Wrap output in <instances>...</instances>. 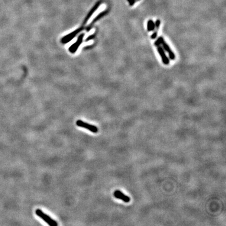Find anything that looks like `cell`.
<instances>
[{"instance_id":"cell-1","label":"cell","mask_w":226,"mask_h":226,"mask_svg":"<svg viewBox=\"0 0 226 226\" xmlns=\"http://www.w3.org/2000/svg\"><path fill=\"white\" fill-rule=\"evenodd\" d=\"M36 214L38 216H39L40 218L44 220L47 224H49V226H58V223L56 220H54L49 217L48 215L45 214L43 211L40 210V209H37L36 211Z\"/></svg>"},{"instance_id":"cell-2","label":"cell","mask_w":226,"mask_h":226,"mask_svg":"<svg viewBox=\"0 0 226 226\" xmlns=\"http://www.w3.org/2000/svg\"><path fill=\"white\" fill-rule=\"evenodd\" d=\"M76 124L78 126L87 129L89 131H91L92 133H97L98 132V127H96L94 125H91L88 123H86L81 120H78L76 121Z\"/></svg>"},{"instance_id":"cell-3","label":"cell","mask_w":226,"mask_h":226,"mask_svg":"<svg viewBox=\"0 0 226 226\" xmlns=\"http://www.w3.org/2000/svg\"><path fill=\"white\" fill-rule=\"evenodd\" d=\"M83 29V28L81 27L80 28H78L76 29V31H73L71 33L69 34L68 35L65 36L64 37H63L62 39H61V42L63 44H66V43H69L70 41L72 40V39L74 38V37L76 36V35L78 33H79L80 31H82V30Z\"/></svg>"},{"instance_id":"cell-4","label":"cell","mask_w":226,"mask_h":226,"mask_svg":"<svg viewBox=\"0 0 226 226\" xmlns=\"http://www.w3.org/2000/svg\"><path fill=\"white\" fill-rule=\"evenodd\" d=\"M84 34H81L80 36L78 37V39H77V41L76 43L73 44V45L69 48V51L71 53H74L76 52V51L78 50L79 47L80 46V45L82 44V41H83V37H84Z\"/></svg>"},{"instance_id":"cell-5","label":"cell","mask_w":226,"mask_h":226,"mask_svg":"<svg viewBox=\"0 0 226 226\" xmlns=\"http://www.w3.org/2000/svg\"><path fill=\"white\" fill-rule=\"evenodd\" d=\"M114 195L115 198L119 199L122 201H124L125 203H128L131 201V199L128 196L124 194L121 191L119 190H116L114 192Z\"/></svg>"},{"instance_id":"cell-6","label":"cell","mask_w":226,"mask_h":226,"mask_svg":"<svg viewBox=\"0 0 226 226\" xmlns=\"http://www.w3.org/2000/svg\"><path fill=\"white\" fill-rule=\"evenodd\" d=\"M158 49V53H159V55L161 56V58L162 59V62L163 63V64H165V65H168L169 64V59L168 58V56H166L163 48L161 46H159V47H158V49Z\"/></svg>"},{"instance_id":"cell-7","label":"cell","mask_w":226,"mask_h":226,"mask_svg":"<svg viewBox=\"0 0 226 226\" xmlns=\"http://www.w3.org/2000/svg\"><path fill=\"white\" fill-rule=\"evenodd\" d=\"M162 45L163 47V49L169 53L170 59L172 60H174L176 58V55L173 52V51L170 48L169 46L165 41H164L163 43H162Z\"/></svg>"},{"instance_id":"cell-8","label":"cell","mask_w":226,"mask_h":226,"mask_svg":"<svg viewBox=\"0 0 226 226\" xmlns=\"http://www.w3.org/2000/svg\"><path fill=\"white\" fill-rule=\"evenodd\" d=\"M101 4V1H99V2H98L96 4L94 5V6L93 8H92V9H91V10L90 11V12L88 13V15H87V16H86V18L84 19V21H83V25H85L87 22H88V21H89V20L90 19V18L91 17V16L95 12V11L96 10H97L98 9V7H99V5H100V4Z\"/></svg>"},{"instance_id":"cell-9","label":"cell","mask_w":226,"mask_h":226,"mask_svg":"<svg viewBox=\"0 0 226 226\" xmlns=\"http://www.w3.org/2000/svg\"><path fill=\"white\" fill-rule=\"evenodd\" d=\"M107 12H108V11H104V12H102V13H101L100 14H98V16H97V17L95 18H94V19L93 21L92 22V23L91 24H90V25L89 26V27L88 28V29H87V31H90V29H91V27H92V25L94 23H95L96 21H97L98 20H99L101 18H102V17H103L106 14H107Z\"/></svg>"},{"instance_id":"cell-10","label":"cell","mask_w":226,"mask_h":226,"mask_svg":"<svg viewBox=\"0 0 226 226\" xmlns=\"http://www.w3.org/2000/svg\"><path fill=\"white\" fill-rule=\"evenodd\" d=\"M155 29V23L152 20H149L147 22V30L148 31H153Z\"/></svg>"},{"instance_id":"cell-11","label":"cell","mask_w":226,"mask_h":226,"mask_svg":"<svg viewBox=\"0 0 226 226\" xmlns=\"http://www.w3.org/2000/svg\"><path fill=\"white\" fill-rule=\"evenodd\" d=\"M164 41V40L163 37L160 36L158 37V39H157V40L154 42V45L156 47H159V46H160V45H162V43H163Z\"/></svg>"},{"instance_id":"cell-12","label":"cell","mask_w":226,"mask_h":226,"mask_svg":"<svg viewBox=\"0 0 226 226\" xmlns=\"http://www.w3.org/2000/svg\"><path fill=\"white\" fill-rule=\"evenodd\" d=\"M155 23V29H154V30L158 31V30L160 28L161 21H160V20H157L156 21V23Z\"/></svg>"},{"instance_id":"cell-13","label":"cell","mask_w":226,"mask_h":226,"mask_svg":"<svg viewBox=\"0 0 226 226\" xmlns=\"http://www.w3.org/2000/svg\"><path fill=\"white\" fill-rule=\"evenodd\" d=\"M153 31H154L153 33L151 36V38L152 39H155L158 36V31H156V30H154Z\"/></svg>"},{"instance_id":"cell-14","label":"cell","mask_w":226,"mask_h":226,"mask_svg":"<svg viewBox=\"0 0 226 226\" xmlns=\"http://www.w3.org/2000/svg\"><path fill=\"white\" fill-rule=\"evenodd\" d=\"M140 1V0H131V1L129 2V5H130V6H133V5H134V3H136V2H138V1Z\"/></svg>"},{"instance_id":"cell-15","label":"cell","mask_w":226,"mask_h":226,"mask_svg":"<svg viewBox=\"0 0 226 226\" xmlns=\"http://www.w3.org/2000/svg\"><path fill=\"white\" fill-rule=\"evenodd\" d=\"M94 35L90 36L89 37H88L87 39H86V41H88V40H90L91 39H93V38H94Z\"/></svg>"},{"instance_id":"cell-16","label":"cell","mask_w":226,"mask_h":226,"mask_svg":"<svg viewBox=\"0 0 226 226\" xmlns=\"http://www.w3.org/2000/svg\"><path fill=\"white\" fill-rule=\"evenodd\" d=\"M131 1V0H127V1H128V2H130V1Z\"/></svg>"}]
</instances>
